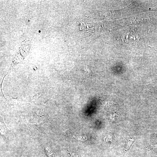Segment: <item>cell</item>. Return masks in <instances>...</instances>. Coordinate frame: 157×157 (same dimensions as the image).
Segmentation results:
<instances>
[{"instance_id": "6da1fadb", "label": "cell", "mask_w": 157, "mask_h": 157, "mask_svg": "<svg viewBox=\"0 0 157 157\" xmlns=\"http://www.w3.org/2000/svg\"><path fill=\"white\" fill-rule=\"evenodd\" d=\"M45 149L46 150V153L47 156V157H53V154H52L50 150L48 148L45 147Z\"/></svg>"}]
</instances>
